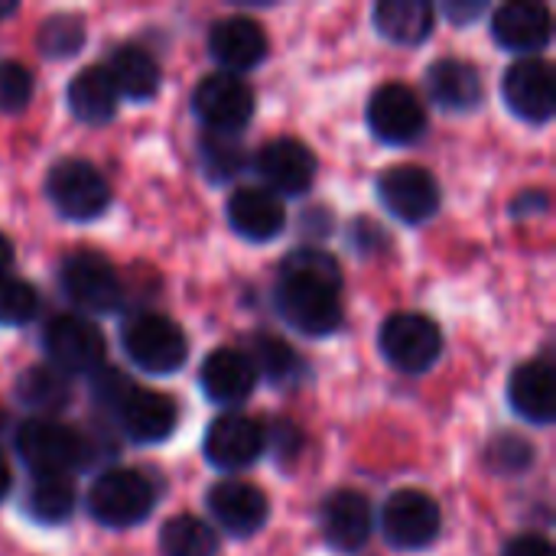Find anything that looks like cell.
<instances>
[{
	"mask_svg": "<svg viewBox=\"0 0 556 556\" xmlns=\"http://www.w3.org/2000/svg\"><path fill=\"white\" fill-rule=\"evenodd\" d=\"M98 378H94V394H98V401H104L108 407H117L124 397H127V391L134 388L121 371H114V368H98L94 371Z\"/></svg>",
	"mask_w": 556,
	"mask_h": 556,
	"instance_id": "obj_38",
	"label": "cell"
},
{
	"mask_svg": "<svg viewBox=\"0 0 556 556\" xmlns=\"http://www.w3.org/2000/svg\"><path fill=\"white\" fill-rule=\"evenodd\" d=\"M381 355L407 375H420L437 365L443 352V332L424 313H394L381 326Z\"/></svg>",
	"mask_w": 556,
	"mask_h": 556,
	"instance_id": "obj_6",
	"label": "cell"
},
{
	"mask_svg": "<svg viewBox=\"0 0 556 556\" xmlns=\"http://www.w3.org/2000/svg\"><path fill=\"white\" fill-rule=\"evenodd\" d=\"M443 13H446L453 23L469 26V23L482 13V3H479V0H450V3L443 7Z\"/></svg>",
	"mask_w": 556,
	"mask_h": 556,
	"instance_id": "obj_40",
	"label": "cell"
},
{
	"mask_svg": "<svg viewBox=\"0 0 556 556\" xmlns=\"http://www.w3.org/2000/svg\"><path fill=\"white\" fill-rule=\"evenodd\" d=\"M117 98L121 94H117L108 68H101V65H88L68 81V111L81 124H108V121H114Z\"/></svg>",
	"mask_w": 556,
	"mask_h": 556,
	"instance_id": "obj_25",
	"label": "cell"
},
{
	"mask_svg": "<svg viewBox=\"0 0 556 556\" xmlns=\"http://www.w3.org/2000/svg\"><path fill=\"white\" fill-rule=\"evenodd\" d=\"M267 33L251 16H225L208 33V52L228 75L261 65L267 59Z\"/></svg>",
	"mask_w": 556,
	"mask_h": 556,
	"instance_id": "obj_16",
	"label": "cell"
},
{
	"mask_svg": "<svg viewBox=\"0 0 556 556\" xmlns=\"http://www.w3.org/2000/svg\"><path fill=\"white\" fill-rule=\"evenodd\" d=\"M502 98L515 117L528 124H547L556 114L554 65L538 55L511 62L502 75Z\"/></svg>",
	"mask_w": 556,
	"mask_h": 556,
	"instance_id": "obj_8",
	"label": "cell"
},
{
	"mask_svg": "<svg viewBox=\"0 0 556 556\" xmlns=\"http://www.w3.org/2000/svg\"><path fill=\"white\" fill-rule=\"evenodd\" d=\"M39 309V293L23 277H0V326H26Z\"/></svg>",
	"mask_w": 556,
	"mask_h": 556,
	"instance_id": "obj_35",
	"label": "cell"
},
{
	"mask_svg": "<svg viewBox=\"0 0 556 556\" xmlns=\"http://www.w3.org/2000/svg\"><path fill=\"white\" fill-rule=\"evenodd\" d=\"M430 98L446 111H472L479 108L485 88L482 72L466 59H440L427 68Z\"/></svg>",
	"mask_w": 556,
	"mask_h": 556,
	"instance_id": "obj_24",
	"label": "cell"
},
{
	"mask_svg": "<svg viewBox=\"0 0 556 556\" xmlns=\"http://www.w3.org/2000/svg\"><path fill=\"white\" fill-rule=\"evenodd\" d=\"M508 401L518 417L531 424H554L556 417V375L547 362H525L511 371Z\"/></svg>",
	"mask_w": 556,
	"mask_h": 556,
	"instance_id": "obj_22",
	"label": "cell"
},
{
	"mask_svg": "<svg viewBox=\"0 0 556 556\" xmlns=\"http://www.w3.org/2000/svg\"><path fill=\"white\" fill-rule=\"evenodd\" d=\"M440 505L420 489L394 492L381 508V531L394 551H424L440 534Z\"/></svg>",
	"mask_w": 556,
	"mask_h": 556,
	"instance_id": "obj_7",
	"label": "cell"
},
{
	"mask_svg": "<svg viewBox=\"0 0 556 556\" xmlns=\"http://www.w3.org/2000/svg\"><path fill=\"white\" fill-rule=\"evenodd\" d=\"M228 222L248 241H270L283 231L287 212L274 192L257 189V186H244L228 199Z\"/></svg>",
	"mask_w": 556,
	"mask_h": 556,
	"instance_id": "obj_23",
	"label": "cell"
},
{
	"mask_svg": "<svg viewBox=\"0 0 556 556\" xmlns=\"http://www.w3.org/2000/svg\"><path fill=\"white\" fill-rule=\"evenodd\" d=\"M375 29L397 46H420L433 33V7L427 0H381Z\"/></svg>",
	"mask_w": 556,
	"mask_h": 556,
	"instance_id": "obj_26",
	"label": "cell"
},
{
	"mask_svg": "<svg viewBox=\"0 0 556 556\" xmlns=\"http://www.w3.org/2000/svg\"><path fill=\"white\" fill-rule=\"evenodd\" d=\"M505 556H554V547L544 534H521L505 547Z\"/></svg>",
	"mask_w": 556,
	"mask_h": 556,
	"instance_id": "obj_39",
	"label": "cell"
},
{
	"mask_svg": "<svg viewBox=\"0 0 556 556\" xmlns=\"http://www.w3.org/2000/svg\"><path fill=\"white\" fill-rule=\"evenodd\" d=\"M208 511L222 531L235 538H251L264 528L270 505L267 495L251 482H218L208 492Z\"/></svg>",
	"mask_w": 556,
	"mask_h": 556,
	"instance_id": "obj_19",
	"label": "cell"
},
{
	"mask_svg": "<svg viewBox=\"0 0 556 556\" xmlns=\"http://www.w3.org/2000/svg\"><path fill=\"white\" fill-rule=\"evenodd\" d=\"M62 293L85 313H114L121 303V277L117 270L94 251H78L62 261L59 270Z\"/></svg>",
	"mask_w": 556,
	"mask_h": 556,
	"instance_id": "obj_9",
	"label": "cell"
},
{
	"mask_svg": "<svg viewBox=\"0 0 556 556\" xmlns=\"http://www.w3.org/2000/svg\"><path fill=\"white\" fill-rule=\"evenodd\" d=\"M16 453L36 476H62L85 463V437L59 420H26L16 430Z\"/></svg>",
	"mask_w": 556,
	"mask_h": 556,
	"instance_id": "obj_5",
	"label": "cell"
},
{
	"mask_svg": "<svg viewBox=\"0 0 556 556\" xmlns=\"http://www.w3.org/2000/svg\"><path fill=\"white\" fill-rule=\"evenodd\" d=\"M261 453H264V427L254 417L225 414L205 433V459L215 469L225 472L248 469L261 459Z\"/></svg>",
	"mask_w": 556,
	"mask_h": 556,
	"instance_id": "obj_14",
	"label": "cell"
},
{
	"mask_svg": "<svg viewBox=\"0 0 556 556\" xmlns=\"http://www.w3.org/2000/svg\"><path fill=\"white\" fill-rule=\"evenodd\" d=\"M16 397L36 414H52V410H62L68 404L72 388H68L62 371H55L49 365H33L20 375Z\"/></svg>",
	"mask_w": 556,
	"mask_h": 556,
	"instance_id": "obj_28",
	"label": "cell"
},
{
	"mask_svg": "<svg viewBox=\"0 0 556 556\" xmlns=\"http://www.w3.org/2000/svg\"><path fill=\"white\" fill-rule=\"evenodd\" d=\"M10 489H13V472H10V463H7L3 453H0V502L10 495Z\"/></svg>",
	"mask_w": 556,
	"mask_h": 556,
	"instance_id": "obj_42",
	"label": "cell"
},
{
	"mask_svg": "<svg viewBox=\"0 0 556 556\" xmlns=\"http://www.w3.org/2000/svg\"><path fill=\"white\" fill-rule=\"evenodd\" d=\"M300 430L290 424V420H280L270 427V433H264V450L270 446V453L280 459V463H296L300 456Z\"/></svg>",
	"mask_w": 556,
	"mask_h": 556,
	"instance_id": "obj_37",
	"label": "cell"
},
{
	"mask_svg": "<svg viewBox=\"0 0 556 556\" xmlns=\"http://www.w3.org/2000/svg\"><path fill=\"white\" fill-rule=\"evenodd\" d=\"M156 505L153 482L137 469H108L88 489V511L104 528H134Z\"/></svg>",
	"mask_w": 556,
	"mask_h": 556,
	"instance_id": "obj_2",
	"label": "cell"
},
{
	"mask_svg": "<svg viewBox=\"0 0 556 556\" xmlns=\"http://www.w3.org/2000/svg\"><path fill=\"white\" fill-rule=\"evenodd\" d=\"M192 111L208 130L238 134L254 114V91L244 78L228 75V72H215L195 85Z\"/></svg>",
	"mask_w": 556,
	"mask_h": 556,
	"instance_id": "obj_11",
	"label": "cell"
},
{
	"mask_svg": "<svg viewBox=\"0 0 556 556\" xmlns=\"http://www.w3.org/2000/svg\"><path fill=\"white\" fill-rule=\"evenodd\" d=\"M124 352L134 365L153 375H173L186 365L189 358V342L186 332L160 313H140L134 316L124 332H121Z\"/></svg>",
	"mask_w": 556,
	"mask_h": 556,
	"instance_id": "obj_3",
	"label": "cell"
},
{
	"mask_svg": "<svg viewBox=\"0 0 556 556\" xmlns=\"http://www.w3.org/2000/svg\"><path fill=\"white\" fill-rule=\"evenodd\" d=\"M42 349L62 375H91L104 362V336L85 316H55L42 332Z\"/></svg>",
	"mask_w": 556,
	"mask_h": 556,
	"instance_id": "obj_10",
	"label": "cell"
},
{
	"mask_svg": "<svg viewBox=\"0 0 556 556\" xmlns=\"http://www.w3.org/2000/svg\"><path fill=\"white\" fill-rule=\"evenodd\" d=\"M319 528L323 538L329 541L332 551L339 554H355L368 544L371 528H375V511L365 495L358 492H332L319 511Z\"/></svg>",
	"mask_w": 556,
	"mask_h": 556,
	"instance_id": "obj_17",
	"label": "cell"
},
{
	"mask_svg": "<svg viewBox=\"0 0 556 556\" xmlns=\"http://www.w3.org/2000/svg\"><path fill=\"white\" fill-rule=\"evenodd\" d=\"M10 264H13V244L0 235V277L10 274Z\"/></svg>",
	"mask_w": 556,
	"mask_h": 556,
	"instance_id": "obj_43",
	"label": "cell"
},
{
	"mask_svg": "<svg viewBox=\"0 0 556 556\" xmlns=\"http://www.w3.org/2000/svg\"><path fill=\"white\" fill-rule=\"evenodd\" d=\"M117 420L134 443L150 446V443H163L166 437H173L176 420H179V407L173 397H166L160 391L130 388L127 397L117 404Z\"/></svg>",
	"mask_w": 556,
	"mask_h": 556,
	"instance_id": "obj_18",
	"label": "cell"
},
{
	"mask_svg": "<svg viewBox=\"0 0 556 556\" xmlns=\"http://www.w3.org/2000/svg\"><path fill=\"white\" fill-rule=\"evenodd\" d=\"M108 75L117 88V94H127L134 101H150L160 91V65L143 46H117L111 52Z\"/></svg>",
	"mask_w": 556,
	"mask_h": 556,
	"instance_id": "obj_27",
	"label": "cell"
},
{
	"mask_svg": "<svg viewBox=\"0 0 556 556\" xmlns=\"http://www.w3.org/2000/svg\"><path fill=\"white\" fill-rule=\"evenodd\" d=\"M33 98V75L26 65L3 59L0 62V111L3 114H16L29 104Z\"/></svg>",
	"mask_w": 556,
	"mask_h": 556,
	"instance_id": "obj_36",
	"label": "cell"
},
{
	"mask_svg": "<svg viewBox=\"0 0 556 556\" xmlns=\"http://www.w3.org/2000/svg\"><path fill=\"white\" fill-rule=\"evenodd\" d=\"M202 391L212 404H244L254 394L257 371L251 358L238 349H218L202 362Z\"/></svg>",
	"mask_w": 556,
	"mask_h": 556,
	"instance_id": "obj_21",
	"label": "cell"
},
{
	"mask_svg": "<svg viewBox=\"0 0 556 556\" xmlns=\"http://www.w3.org/2000/svg\"><path fill=\"white\" fill-rule=\"evenodd\" d=\"M16 13V3L13 0H0V20H7V16H13Z\"/></svg>",
	"mask_w": 556,
	"mask_h": 556,
	"instance_id": "obj_44",
	"label": "cell"
},
{
	"mask_svg": "<svg viewBox=\"0 0 556 556\" xmlns=\"http://www.w3.org/2000/svg\"><path fill=\"white\" fill-rule=\"evenodd\" d=\"M251 365H254V371L261 368L274 384H290L300 375L296 352L283 339H277V336H257L254 339V358H251Z\"/></svg>",
	"mask_w": 556,
	"mask_h": 556,
	"instance_id": "obj_33",
	"label": "cell"
},
{
	"mask_svg": "<svg viewBox=\"0 0 556 556\" xmlns=\"http://www.w3.org/2000/svg\"><path fill=\"white\" fill-rule=\"evenodd\" d=\"M75 511V489L62 476H39L26 492V515L39 525H62Z\"/></svg>",
	"mask_w": 556,
	"mask_h": 556,
	"instance_id": "obj_30",
	"label": "cell"
},
{
	"mask_svg": "<svg viewBox=\"0 0 556 556\" xmlns=\"http://www.w3.org/2000/svg\"><path fill=\"white\" fill-rule=\"evenodd\" d=\"M485 466L498 476H521L534 466V446L518 433H502L489 443Z\"/></svg>",
	"mask_w": 556,
	"mask_h": 556,
	"instance_id": "obj_34",
	"label": "cell"
},
{
	"mask_svg": "<svg viewBox=\"0 0 556 556\" xmlns=\"http://www.w3.org/2000/svg\"><path fill=\"white\" fill-rule=\"evenodd\" d=\"M160 554L163 556H218V538L208 521L195 515H176L160 531Z\"/></svg>",
	"mask_w": 556,
	"mask_h": 556,
	"instance_id": "obj_29",
	"label": "cell"
},
{
	"mask_svg": "<svg viewBox=\"0 0 556 556\" xmlns=\"http://www.w3.org/2000/svg\"><path fill=\"white\" fill-rule=\"evenodd\" d=\"M378 195H381L384 208L407 225H420V222L433 218L440 208V186L424 166L388 169L378 179Z\"/></svg>",
	"mask_w": 556,
	"mask_h": 556,
	"instance_id": "obj_13",
	"label": "cell"
},
{
	"mask_svg": "<svg viewBox=\"0 0 556 556\" xmlns=\"http://www.w3.org/2000/svg\"><path fill=\"white\" fill-rule=\"evenodd\" d=\"M368 127L378 140L404 147V143H414L424 137L427 108L407 85L388 81L368 98Z\"/></svg>",
	"mask_w": 556,
	"mask_h": 556,
	"instance_id": "obj_12",
	"label": "cell"
},
{
	"mask_svg": "<svg viewBox=\"0 0 556 556\" xmlns=\"http://www.w3.org/2000/svg\"><path fill=\"white\" fill-rule=\"evenodd\" d=\"M554 20L544 3L534 0H515L495 10L492 16V36L498 46L511 52H538L551 42Z\"/></svg>",
	"mask_w": 556,
	"mask_h": 556,
	"instance_id": "obj_20",
	"label": "cell"
},
{
	"mask_svg": "<svg viewBox=\"0 0 556 556\" xmlns=\"http://www.w3.org/2000/svg\"><path fill=\"white\" fill-rule=\"evenodd\" d=\"M199 156H202V166L205 173L215 179V182H225V179H235L244 166V143L238 134H222V130H208L199 143Z\"/></svg>",
	"mask_w": 556,
	"mask_h": 556,
	"instance_id": "obj_31",
	"label": "cell"
},
{
	"mask_svg": "<svg viewBox=\"0 0 556 556\" xmlns=\"http://www.w3.org/2000/svg\"><path fill=\"white\" fill-rule=\"evenodd\" d=\"M355 231H362V235H355V241L362 244V251H365V254H371L378 244H384V231H381L378 225H371V222H358V225H355Z\"/></svg>",
	"mask_w": 556,
	"mask_h": 556,
	"instance_id": "obj_41",
	"label": "cell"
},
{
	"mask_svg": "<svg viewBox=\"0 0 556 556\" xmlns=\"http://www.w3.org/2000/svg\"><path fill=\"white\" fill-rule=\"evenodd\" d=\"M88 33H85V23L72 13H55L49 16L39 33H36V46L46 59H72L81 52Z\"/></svg>",
	"mask_w": 556,
	"mask_h": 556,
	"instance_id": "obj_32",
	"label": "cell"
},
{
	"mask_svg": "<svg viewBox=\"0 0 556 556\" xmlns=\"http://www.w3.org/2000/svg\"><path fill=\"white\" fill-rule=\"evenodd\" d=\"M339 290H342V270L336 257L316 248H300L280 267L277 309L296 332L323 339L342 326Z\"/></svg>",
	"mask_w": 556,
	"mask_h": 556,
	"instance_id": "obj_1",
	"label": "cell"
},
{
	"mask_svg": "<svg viewBox=\"0 0 556 556\" xmlns=\"http://www.w3.org/2000/svg\"><path fill=\"white\" fill-rule=\"evenodd\" d=\"M261 179L267 182V192H283V195H303L309 192L316 179V156L309 153L306 143L293 137H277L257 150L254 160Z\"/></svg>",
	"mask_w": 556,
	"mask_h": 556,
	"instance_id": "obj_15",
	"label": "cell"
},
{
	"mask_svg": "<svg viewBox=\"0 0 556 556\" xmlns=\"http://www.w3.org/2000/svg\"><path fill=\"white\" fill-rule=\"evenodd\" d=\"M46 192H49L52 205L72 222H91V218L104 215L111 205L108 179L88 160H75V156L59 160L49 169Z\"/></svg>",
	"mask_w": 556,
	"mask_h": 556,
	"instance_id": "obj_4",
	"label": "cell"
}]
</instances>
